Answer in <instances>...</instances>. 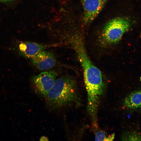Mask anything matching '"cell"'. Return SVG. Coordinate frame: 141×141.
I'll list each match as a JSON object with an SVG mask.
<instances>
[{
  "instance_id": "6da1fadb",
  "label": "cell",
  "mask_w": 141,
  "mask_h": 141,
  "mask_svg": "<svg viewBox=\"0 0 141 141\" xmlns=\"http://www.w3.org/2000/svg\"><path fill=\"white\" fill-rule=\"evenodd\" d=\"M74 41L75 49L83 71L87 94V110L95 113L97 110L99 98L104 91L103 77L101 71L89 58L81 37L78 36Z\"/></svg>"
},
{
  "instance_id": "7a4b0ae2",
  "label": "cell",
  "mask_w": 141,
  "mask_h": 141,
  "mask_svg": "<svg viewBox=\"0 0 141 141\" xmlns=\"http://www.w3.org/2000/svg\"><path fill=\"white\" fill-rule=\"evenodd\" d=\"M78 93L75 81L70 77L63 76L56 79L53 87L45 98L52 108L59 109L77 101Z\"/></svg>"
},
{
  "instance_id": "3957f363",
  "label": "cell",
  "mask_w": 141,
  "mask_h": 141,
  "mask_svg": "<svg viewBox=\"0 0 141 141\" xmlns=\"http://www.w3.org/2000/svg\"><path fill=\"white\" fill-rule=\"evenodd\" d=\"M134 24V20L128 16H118L111 19L105 23L102 30L100 41L104 45L116 44Z\"/></svg>"
},
{
  "instance_id": "277c9868",
  "label": "cell",
  "mask_w": 141,
  "mask_h": 141,
  "mask_svg": "<svg viewBox=\"0 0 141 141\" xmlns=\"http://www.w3.org/2000/svg\"><path fill=\"white\" fill-rule=\"evenodd\" d=\"M57 75L54 70L42 72L33 76L32 82L36 92L44 98L54 86Z\"/></svg>"
},
{
  "instance_id": "5b68a950",
  "label": "cell",
  "mask_w": 141,
  "mask_h": 141,
  "mask_svg": "<svg viewBox=\"0 0 141 141\" xmlns=\"http://www.w3.org/2000/svg\"><path fill=\"white\" fill-rule=\"evenodd\" d=\"M110 0H80L83 10V24L87 26L92 23Z\"/></svg>"
},
{
  "instance_id": "8992f818",
  "label": "cell",
  "mask_w": 141,
  "mask_h": 141,
  "mask_svg": "<svg viewBox=\"0 0 141 141\" xmlns=\"http://www.w3.org/2000/svg\"><path fill=\"white\" fill-rule=\"evenodd\" d=\"M32 64L42 70H49L56 63V59L52 54L43 50L30 58Z\"/></svg>"
},
{
  "instance_id": "52a82bcc",
  "label": "cell",
  "mask_w": 141,
  "mask_h": 141,
  "mask_svg": "<svg viewBox=\"0 0 141 141\" xmlns=\"http://www.w3.org/2000/svg\"><path fill=\"white\" fill-rule=\"evenodd\" d=\"M45 46L42 44L31 42L21 43L19 46L20 55L26 58H31L44 50Z\"/></svg>"
},
{
  "instance_id": "ba28073f",
  "label": "cell",
  "mask_w": 141,
  "mask_h": 141,
  "mask_svg": "<svg viewBox=\"0 0 141 141\" xmlns=\"http://www.w3.org/2000/svg\"><path fill=\"white\" fill-rule=\"evenodd\" d=\"M124 106L132 110L141 109V89L134 91L128 95L124 101Z\"/></svg>"
},
{
  "instance_id": "9c48e42d",
  "label": "cell",
  "mask_w": 141,
  "mask_h": 141,
  "mask_svg": "<svg viewBox=\"0 0 141 141\" xmlns=\"http://www.w3.org/2000/svg\"><path fill=\"white\" fill-rule=\"evenodd\" d=\"M122 140L141 141V134L135 131H128L123 134Z\"/></svg>"
},
{
  "instance_id": "30bf717a",
  "label": "cell",
  "mask_w": 141,
  "mask_h": 141,
  "mask_svg": "<svg viewBox=\"0 0 141 141\" xmlns=\"http://www.w3.org/2000/svg\"><path fill=\"white\" fill-rule=\"evenodd\" d=\"M115 136V134L113 133L107 137L103 131L98 130L96 133L95 139L96 141H113L114 138Z\"/></svg>"
},
{
  "instance_id": "8fae6325",
  "label": "cell",
  "mask_w": 141,
  "mask_h": 141,
  "mask_svg": "<svg viewBox=\"0 0 141 141\" xmlns=\"http://www.w3.org/2000/svg\"><path fill=\"white\" fill-rule=\"evenodd\" d=\"M15 0H0V2L5 3H9L12 2Z\"/></svg>"
},
{
  "instance_id": "7c38bea8",
  "label": "cell",
  "mask_w": 141,
  "mask_h": 141,
  "mask_svg": "<svg viewBox=\"0 0 141 141\" xmlns=\"http://www.w3.org/2000/svg\"><path fill=\"white\" fill-rule=\"evenodd\" d=\"M39 140L40 141H48V139L46 137L43 136L40 137Z\"/></svg>"
}]
</instances>
